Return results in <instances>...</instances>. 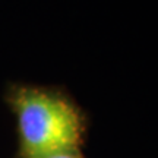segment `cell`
<instances>
[{
    "label": "cell",
    "mask_w": 158,
    "mask_h": 158,
    "mask_svg": "<svg viewBox=\"0 0 158 158\" xmlns=\"http://www.w3.org/2000/svg\"><path fill=\"white\" fill-rule=\"evenodd\" d=\"M6 100L16 117L21 158L79 149L85 117L68 95L51 88L13 85Z\"/></svg>",
    "instance_id": "cell-1"
},
{
    "label": "cell",
    "mask_w": 158,
    "mask_h": 158,
    "mask_svg": "<svg viewBox=\"0 0 158 158\" xmlns=\"http://www.w3.org/2000/svg\"><path fill=\"white\" fill-rule=\"evenodd\" d=\"M40 158H84L79 152V149H73V151H62V152H54L50 155H44Z\"/></svg>",
    "instance_id": "cell-2"
}]
</instances>
